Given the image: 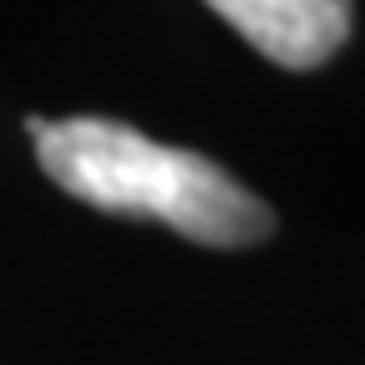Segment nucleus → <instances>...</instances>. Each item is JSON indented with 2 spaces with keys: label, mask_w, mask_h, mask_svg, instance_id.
I'll return each instance as SVG.
<instances>
[{
  "label": "nucleus",
  "mask_w": 365,
  "mask_h": 365,
  "mask_svg": "<svg viewBox=\"0 0 365 365\" xmlns=\"http://www.w3.org/2000/svg\"><path fill=\"white\" fill-rule=\"evenodd\" d=\"M36 163L61 193L102 213L153 218L208 249H254L274 234V208L254 198L234 173H223L203 153L153 143L127 122H46L36 137Z\"/></svg>",
  "instance_id": "f257e3e1"
},
{
  "label": "nucleus",
  "mask_w": 365,
  "mask_h": 365,
  "mask_svg": "<svg viewBox=\"0 0 365 365\" xmlns=\"http://www.w3.org/2000/svg\"><path fill=\"white\" fill-rule=\"evenodd\" d=\"M26 132H31V137H41V132H46V117H36V112H31V117H26Z\"/></svg>",
  "instance_id": "7ed1b4c3"
},
{
  "label": "nucleus",
  "mask_w": 365,
  "mask_h": 365,
  "mask_svg": "<svg viewBox=\"0 0 365 365\" xmlns=\"http://www.w3.org/2000/svg\"><path fill=\"white\" fill-rule=\"evenodd\" d=\"M284 71L325 66L350 41V0H203Z\"/></svg>",
  "instance_id": "f03ea898"
}]
</instances>
